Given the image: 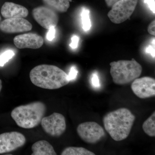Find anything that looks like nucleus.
Returning <instances> with one entry per match:
<instances>
[{
  "label": "nucleus",
  "instance_id": "1",
  "mask_svg": "<svg viewBox=\"0 0 155 155\" xmlns=\"http://www.w3.org/2000/svg\"><path fill=\"white\" fill-rule=\"evenodd\" d=\"M135 119L130 110L121 108L106 114L103 121L107 132L114 140L119 141L128 137Z\"/></svg>",
  "mask_w": 155,
  "mask_h": 155
},
{
  "label": "nucleus",
  "instance_id": "2",
  "mask_svg": "<svg viewBox=\"0 0 155 155\" xmlns=\"http://www.w3.org/2000/svg\"><path fill=\"white\" fill-rule=\"evenodd\" d=\"M31 81L35 86L46 89L61 88L70 82L68 74L54 65L42 64L35 67L29 74Z\"/></svg>",
  "mask_w": 155,
  "mask_h": 155
},
{
  "label": "nucleus",
  "instance_id": "3",
  "mask_svg": "<svg viewBox=\"0 0 155 155\" xmlns=\"http://www.w3.org/2000/svg\"><path fill=\"white\" fill-rule=\"evenodd\" d=\"M46 110L43 103L34 102L14 108L11 112V116L19 127L31 129L40 124Z\"/></svg>",
  "mask_w": 155,
  "mask_h": 155
},
{
  "label": "nucleus",
  "instance_id": "4",
  "mask_svg": "<svg viewBox=\"0 0 155 155\" xmlns=\"http://www.w3.org/2000/svg\"><path fill=\"white\" fill-rule=\"evenodd\" d=\"M110 74L113 81L118 85H124L138 78L142 72V67L135 59L120 60L110 63Z\"/></svg>",
  "mask_w": 155,
  "mask_h": 155
},
{
  "label": "nucleus",
  "instance_id": "5",
  "mask_svg": "<svg viewBox=\"0 0 155 155\" xmlns=\"http://www.w3.org/2000/svg\"><path fill=\"white\" fill-rule=\"evenodd\" d=\"M138 0H120L112 6L108 13L111 22L120 24L130 18L137 5Z\"/></svg>",
  "mask_w": 155,
  "mask_h": 155
},
{
  "label": "nucleus",
  "instance_id": "6",
  "mask_svg": "<svg viewBox=\"0 0 155 155\" xmlns=\"http://www.w3.org/2000/svg\"><path fill=\"white\" fill-rule=\"evenodd\" d=\"M78 134L84 141L90 144H95L105 135L102 127L97 122H87L81 123L77 127Z\"/></svg>",
  "mask_w": 155,
  "mask_h": 155
},
{
  "label": "nucleus",
  "instance_id": "7",
  "mask_svg": "<svg viewBox=\"0 0 155 155\" xmlns=\"http://www.w3.org/2000/svg\"><path fill=\"white\" fill-rule=\"evenodd\" d=\"M41 123L45 132L53 137L61 136L67 128L65 117L62 114L58 113L44 117Z\"/></svg>",
  "mask_w": 155,
  "mask_h": 155
},
{
  "label": "nucleus",
  "instance_id": "8",
  "mask_svg": "<svg viewBox=\"0 0 155 155\" xmlns=\"http://www.w3.org/2000/svg\"><path fill=\"white\" fill-rule=\"evenodd\" d=\"M26 138L22 133L17 131L5 132L0 134V154L14 151L25 144Z\"/></svg>",
  "mask_w": 155,
  "mask_h": 155
},
{
  "label": "nucleus",
  "instance_id": "9",
  "mask_svg": "<svg viewBox=\"0 0 155 155\" xmlns=\"http://www.w3.org/2000/svg\"><path fill=\"white\" fill-rule=\"evenodd\" d=\"M34 19L43 28L49 29L55 27L59 21L57 12L46 6H39L32 10Z\"/></svg>",
  "mask_w": 155,
  "mask_h": 155
},
{
  "label": "nucleus",
  "instance_id": "10",
  "mask_svg": "<svg viewBox=\"0 0 155 155\" xmlns=\"http://www.w3.org/2000/svg\"><path fill=\"white\" fill-rule=\"evenodd\" d=\"M132 91L141 99L147 98L155 96V80L150 77L137 78L133 81L131 85Z\"/></svg>",
  "mask_w": 155,
  "mask_h": 155
},
{
  "label": "nucleus",
  "instance_id": "11",
  "mask_svg": "<svg viewBox=\"0 0 155 155\" xmlns=\"http://www.w3.org/2000/svg\"><path fill=\"white\" fill-rule=\"evenodd\" d=\"M32 28V24L24 18L6 19L0 23V30L6 33L26 32L30 31Z\"/></svg>",
  "mask_w": 155,
  "mask_h": 155
},
{
  "label": "nucleus",
  "instance_id": "12",
  "mask_svg": "<svg viewBox=\"0 0 155 155\" xmlns=\"http://www.w3.org/2000/svg\"><path fill=\"white\" fill-rule=\"evenodd\" d=\"M44 41V39L41 35L34 33L20 35L14 39V44L19 49H37L42 47Z\"/></svg>",
  "mask_w": 155,
  "mask_h": 155
},
{
  "label": "nucleus",
  "instance_id": "13",
  "mask_svg": "<svg viewBox=\"0 0 155 155\" xmlns=\"http://www.w3.org/2000/svg\"><path fill=\"white\" fill-rule=\"evenodd\" d=\"M1 14L6 19L13 18H25L28 16V9L24 6L13 2H6L1 9Z\"/></svg>",
  "mask_w": 155,
  "mask_h": 155
},
{
  "label": "nucleus",
  "instance_id": "14",
  "mask_svg": "<svg viewBox=\"0 0 155 155\" xmlns=\"http://www.w3.org/2000/svg\"><path fill=\"white\" fill-rule=\"evenodd\" d=\"M32 155H56L57 153L52 146L45 140H39L31 147Z\"/></svg>",
  "mask_w": 155,
  "mask_h": 155
},
{
  "label": "nucleus",
  "instance_id": "15",
  "mask_svg": "<svg viewBox=\"0 0 155 155\" xmlns=\"http://www.w3.org/2000/svg\"><path fill=\"white\" fill-rule=\"evenodd\" d=\"M46 7L55 12L65 13L70 6V0H42Z\"/></svg>",
  "mask_w": 155,
  "mask_h": 155
},
{
  "label": "nucleus",
  "instance_id": "16",
  "mask_svg": "<svg viewBox=\"0 0 155 155\" xmlns=\"http://www.w3.org/2000/svg\"><path fill=\"white\" fill-rule=\"evenodd\" d=\"M61 155H94V153L82 147H68L62 151Z\"/></svg>",
  "mask_w": 155,
  "mask_h": 155
},
{
  "label": "nucleus",
  "instance_id": "17",
  "mask_svg": "<svg viewBox=\"0 0 155 155\" xmlns=\"http://www.w3.org/2000/svg\"><path fill=\"white\" fill-rule=\"evenodd\" d=\"M142 128L147 135L151 137L155 136V112L143 122Z\"/></svg>",
  "mask_w": 155,
  "mask_h": 155
},
{
  "label": "nucleus",
  "instance_id": "18",
  "mask_svg": "<svg viewBox=\"0 0 155 155\" xmlns=\"http://www.w3.org/2000/svg\"><path fill=\"white\" fill-rule=\"evenodd\" d=\"M90 11L87 9L83 8L81 13L82 28L85 31H88L91 28V24L89 16Z\"/></svg>",
  "mask_w": 155,
  "mask_h": 155
},
{
  "label": "nucleus",
  "instance_id": "19",
  "mask_svg": "<svg viewBox=\"0 0 155 155\" xmlns=\"http://www.w3.org/2000/svg\"><path fill=\"white\" fill-rule=\"evenodd\" d=\"M14 55L15 53L13 51L10 50L6 51L2 54L0 55V67H3Z\"/></svg>",
  "mask_w": 155,
  "mask_h": 155
},
{
  "label": "nucleus",
  "instance_id": "20",
  "mask_svg": "<svg viewBox=\"0 0 155 155\" xmlns=\"http://www.w3.org/2000/svg\"><path fill=\"white\" fill-rule=\"evenodd\" d=\"M92 85L94 87L98 88L100 86V80L96 73H94L92 75L91 77Z\"/></svg>",
  "mask_w": 155,
  "mask_h": 155
},
{
  "label": "nucleus",
  "instance_id": "21",
  "mask_svg": "<svg viewBox=\"0 0 155 155\" xmlns=\"http://www.w3.org/2000/svg\"><path fill=\"white\" fill-rule=\"evenodd\" d=\"M78 73V71L75 67H71L69 74L68 75V78L70 81L75 80L77 77Z\"/></svg>",
  "mask_w": 155,
  "mask_h": 155
},
{
  "label": "nucleus",
  "instance_id": "22",
  "mask_svg": "<svg viewBox=\"0 0 155 155\" xmlns=\"http://www.w3.org/2000/svg\"><path fill=\"white\" fill-rule=\"evenodd\" d=\"M47 34L46 38L49 41H52L55 37L56 30L54 27H51Z\"/></svg>",
  "mask_w": 155,
  "mask_h": 155
},
{
  "label": "nucleus",
  "instance_id": "23",
  "mask_svg": "<svg viewBox=\"0 0 155 155\" xmlns=\"http://www.w3.org/2000/svg\"><path fill=\"white\" fill-rule=\"evenodd\" d=\"M71 41H72L69 44V46L72 49H76L78 46L79 38L76 35H74L71 38Z\"/></svg>",
  "mask_w": 155,
  "mask_h": 155
},
{
  "label": "nucleus",
  "instance_id": "24",
  "mask_svg": "<svg viewBox=\"0 0 155 155\" xmlns=\"http://www.w3.org/2000/svg\"><path fill=\"white\" fill-rule=\"evenodd\" d=\"M144 2L147 4L150 10L152 11L153 13H155V0H144Z\"/></svg>",
  "mask_w": 155,
  "mask_h": 155
},
{
  "label": "nucleus",
  "instance_id": "25",
  "mask_svg": "<svg viewBox=\"0 0 155 155\" xmlns=\"http://www.w3.org/2000/svg\"><path fill=\"white\" fill-rule=\"evenodd\" d=\"M155 21L153 20L148 27V31L150 34L152 35H155Z\"/></svg>",
  "mask_w": 155,
  "mask_h": 155
},
{
  "label": "nucleus",
  "instance_id": "26",
  "mask_svg": "<svg viewBox=\"0 0 155 155\" xmlns=\"http://www.w3.org/2000/svg\"><path fill=\"white\" fill-rule=\"evenodd\" d=\"M146 51L147 53L150 54L151 55L153 58H155V45L153 44V45H149L147 48Z\"/></svg>",
  "mask_w": 155,
  "mask_h": 155
},
{
  "label": "nucleus",
  "instance_id": "27",
  "mask_svg": "<svg viewBox=\"0 0 155 155\" xmlns=\"http://www.w3.org/2000/svg\"><path fill=\"white\" fill-rule=\"evenodd\" d=\"M119 1L120 0H105L106 4L109 7H112L115 3Z\"/></svg>",
  "mask_w": 155,
  "mask_h": 155
},
{
  "label": "nucleus",
  "instance_id": "28",
  "mask_svg": "<svg viewBox=\"0 0 155 155\" xmlns=\"http://www.w3.org/2000/svg\"><path fill=\"white\" fill-rule=\"evenodd\" d=\"M2 80L0 79V92H1V90H2Z\"/></svg>",
  "mask_w": 155,
  "mask_h": 155
},
{
  "label": "nucleus",
  "instance_id": "29",
  "mask_svg": "<svg viewBox=\"0 0 155 155\" xmlns=\"http://www.w3.org/2000/svg\"><path fill=\"white\" fill-rule=\"evenodd\" d=\"M1 16H0V21H1Z\"/></svg>",
  "mask_w": 155,
  "mask_h": 155
}]
</instances>
